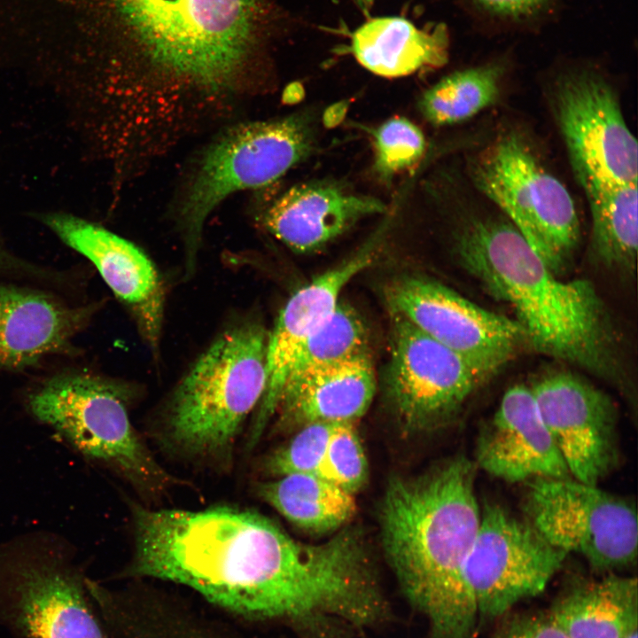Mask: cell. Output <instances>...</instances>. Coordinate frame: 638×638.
<instances>
[{
    "label": "cell",
    "instance_id": "obj_1",
    "mask_svg": "<svg viewBox=\"0 0 638 638\" xmlns=\"http://www.w3.org/2000/svg\"><path fill=\"white\" fill-rule=\"evenodd\" d=\"M132 572L187 586L209 602L254 618L359 624L377 580L364 539L343 529L299 541L268 517L215 506L200 510L136 506Z\"/></svg>",
    "mask_w": 638,
    "mask_h": 638
},
{
    "label": "cell",
    "instance_id": "obj_2",
    "mask_svg": "<svg viewBox=\"0 0 638 638\" xmlns=\"http://www.w3.org/2000/svg\"><path fill=\"white\" fill-rule=\"evenodd\" d=\"M72 31L121 26L149 69L135 127L237 94L256 0H64Z\"/></svg>",
    "mask_w": 638,
    "mask_h": 638
},
{
    "label": "cell",
    "instance_id": "obj_3",
    "mask_svg": "<svg viewBox=\"0 0 638 638\" xmlns=\"http://www.w3.org/2000/svg\"><path fill=\"white\" fill-rule=\"evenodd\" d=\"M432 200L455 220L463 266L516 312L525 343L537 352L601 377L615 370L611 327L591 283L560 280L499 211L489 212L453 178Z\"/></svg>",
    "mask_w": 638,
    "mask_h": 638
},
{
    "label": "cell",
    "instance_id": "obj_4",
    "mask_svg": "<svg viewBox=\"0 0 638 638\" xmlns=\"http://www.w3.org/2000/svg\"><path fill=\"white\" fill-rule=\"evenodd\" d=\"M476 465L464 456L392 478L379 508L380 541L432 638H470L478 611L463 568L480 520Z\"/></svg>",
    "mask_w": 638,
    "mask_h": 638
},
{
    "label": "cell",
    "instance_id": "obj_5",
    "mask_svg": "<svg viewBox=\"0 0 638 638\" xmlns=\"http://www.w3.org/2000/svg\"><path fill=\"white\" fill-rule=\"evenodd\" d=\"M268 333L255 322L223 331L175 390L166 431L172 444L194 456H220L233 446L266 387Z\"/></svg>",
    "mask_w": 638,
    "mask_h": 638
},
{
    "label": "cell",
    "instance_id": "obj_6",
    "mask_svg": "<svg viewBox=\"0 0 638 638\" xmlns=\"http://www.w3.org/2000/svg\"><path fill=\"white\" fill-rule=\"evenodd\" d=\"M316 142L315 117L305 111L236 125L213 142L201 156L179 206L188 268L192 270L206 218L224 198L274 183L308 158Z\"/></svg>",
    "mask_w": 638,
    "mask_h": 638
},
{
    "label": "cell",
    "instance_id": "obj_7",
    "mask_svg": "<svg viewBox=\"0 0 638 638\" xmlns=\"http://www.w3.org/2000/svg\"><path fill=\"white\" fill-rule=\"evenodd\" d=\"M29 412L88 459L113 467L136 486L162 490L169 476L136 432L128 413V389L99 376H54L27 398Z\"/></svg>",
    "mask_w": 638,
    "mask_h": 638
},
{
    "label": "cell",
    "instance_id": "obj_8",
    "mask_svg": "<svg viewBox=\"0 0 638 638\" xmlns=\"http://www.w3.org/2000/svg\"><path fill=\"white\" fill-rule=\"evenodd\" d=\"M468 176L557 273L578 244L579 217L567 188L525 138L514 131L498 135L470 158Z\"/></svg>",
    "mask_w": 638,
    "mask_h": 638
},
{
    "label": "cell",
    "instance_id": "obj_9",
    "mask_svg": "<svg viewBox=\"0 0 638 638\" xmlns=\"http://www.w3.org/2000/svg\"><path fill=\"white\" fill-rule=\"evenodd\" d=\"M549 105L583 190L637 183L638 145L614 87L599 72L561 73Z\"/></svg>",
    "mask_w": 638,
    "mask_h": 638
},
{
    "label": "cell",
    "instance_id": "obj_10",
    "mask_svg": "<svg viewBox=\"0 0 638 638\" xmlns=\"http://www.w3.org/2000/svg\"><path fill=\"white\" fill-rule=\"evenodd\" d=\"M527 482L526 520L551 545L601 572L636 561L637 513L629 501L572 477Z\"/></svg>",
    "mask_w": 638,
    "mask_h": 638
},
{
    "label": "cell",
    "instance_id": "obj_11",
    "mask_svg": "<svg viewBox=\"0 0 638 638\" xmlns=\"http://www.w3.org/2000/svg\"><path fill=\"white\" fill-rule=\"evenodd\" d=\"M387 394L406 432L440 429L492 374L391 312Z\"/></svg>",
    "mask_w": 638,
    "mask_h": 638
},
{
    "label": "cell",
    "instance_id": "obj_12",
    "mask_svg": "<svg viewBox=\"0 0 638 638\" xmlns=\"http://www.w3.org/2000/svg\"><path fill=\"white\" fill-rule=\"evenodd\" d=\"M567 555L527 520L498 504H485L463 568L478 616L501 617L517 603L541 594Z\"/></svg>",
    "mask_w": 638,
    "mask_h": 638
},
{
    "label": "cell",
    "instance_id": "obj_13",
    "mask_svg": "<svg viewBox=\"0 0 638 638\" xmlns=\"http://www.w3.org/2000/svg\"><path fill=\"white\" fill-rule=\"evenodd\" d=\"M390 312L494 375L525 343L516 320L485 309L434 280L401 276L385 291Z\"/></svg>",
    "mask_w": 638,
    "mask_h": 638
},
{
    "label": "cell",
    "instance_id": "obj_14",
    "mask_svg": "<svg viewBox=\"0 0 638 638\" xmlns=\"http://www.w3.org/2000/svg\"><path fill=\"white\" fill-rule=\"evenodd\" d=\"M531 390L570 476L598 485L619 461L618 413L611 399L565 371L544 376Z\"/></svg>",
    "mask_w": 638,
    "mask_h": 638
},
{
    "label": "cell",
    "instance_id": "obj_15",
    "mask_svg": "<svg viewBox=\"0 0 638 638\" xmlns=\"http://www.w3.org/2000/svg\"><path fill=\"white\" fill-rule=\"evenodd\" d=\"M9 622L25 638H108L93 614L79 573L50 555H28L6 566Z\"/></svg>",
    "mask_w": 638,
    "mask_h": 638
},
{
    "label": "cell",
    "instance_id": "obj_16",
    "mask_svg": "<svg viewBox=\"0 0 638 638\" xmlns=\"http://www.w3.org/2000/svg\"><path fill=\"white\" fill-rule=\"evenodd\" d=\"M386 228L384 222L357 253L313 278L285 303L268 333L266 387L251 427L248 447L256 445L276 416L291 367L306 341L334 309L344 287L374 262Z\"/></svg>",
    "mask_w": 638,
    "mask_h": 638
},
{
    "label": "cell",
    "instance_id": "obj_17",
    "mask_svg": "<svg viewBox=\"0 0 638 638\" xmlns=\"http://www.w3.org/2000/svg\"><path fill=\"white\" fill-rule=\"evenodd\" d=\"M65 245L87 258L114 295L133 313L152 348L163 318L164 292L152 261L132 242L103 226L64 212L36 214Z\"/></svg>",
    "mask_w": 638,
    "mask_h": 638
},
{
    "label": "cell",
    "instance_id": "obj_18",
    "mask_svg": "<svg viewBox=\"0 0 638 638\" xmlns=\"http://www.w3.org/2000/svg\"><path fill=\"white\" fill-rule=\"evenodd\" d=\"M475 465L507 482L564 478L570 473L531 387L515 385L478 434Z\"/></svg>",
    "mask_w": 638,
    "mask_h": 638
},
{
    "label": "cell",
    "instance_id": "obj_19",
    "mask_svg": "<svg viewBox=\"0 0 638 638\" xmlns=\"http://www.w3.org/2000/svg\"><path fill=\"white\" fill-rule=\"evenodd\" d=\"M387 211L377 198L354 191L333 180L296 184L264 212L262 224L292 251H318L359 221Z\"/></svg>",
    "mask_w": 638,
    "mask_h": 638
},
{
    "label": "cell",
    "instance_id": "obj_20",
    "mask_svg": "<svg viewBox=\"0 0 638 638\" xmlns=\"http://www.w3.org/2000/svg\"><path fill=\"white\" fill-rule=\"evenodd\" d=\"M90 312L42 291L0 283V369H24L65 352Z\"/></svg>",
    "mask_w": 638,
    "mask_h": 638
},
{
    "label": "cell",
    "instance_id": "obj_21",
    "mask_svg": "<svg viewBox=\"0 0 638 638\" xmlns=\"http://www.w3.org/2000/svg\"><path fill=\"white\" fill-rule=\"evenodd\" d=\"M376 387L370 355L362 353L287 385L276 415L284 428L354 422L369 409Z\"/></svg>",
    "mask_w": 638,
    "mask_h": 638
},
{
    "label": "cell",
    "instance_id": "obj_22",
    "mask_svg": "<svg viewBox=\"0 0 638 638\" xmlns=\"http://www.w3.org/2000/svg\"><path fill=\"white\" fill-rule=\"evenodd\" d=\"M547 613L569 638H626L637 630V580L611 573L574 581Z\"/></svg>",
    "mask_w": 638,
    "mask_h": 638
},
{
    "label": "cell",
    "instance_id": "obj_23",
    "mask_svg": "<svg viewBox=\"0 0 638 638\" xmlns=\"http://www.w3.org/2000/svg\"><path fill=\"white\" fill-rule=\"evenodd\" d=\"M351 50L370 72L399 78L445 65L448 35L441 24L421 29L404 18L377 17L354 31Z\"/></svg>",
    "mask_w": 638,
    "mask_h": 638
},
{
    "label": "cell",
    "instance_id": "obj_24",
    "mask_svg": "<svg viewBox=\"0 0 638 638\" xmlns=\"http://www.w3.org/2000/svg\"><path fill=\"white\" fill-rule=\"evenodd\" d=\"M258 493L291 524L316 534L340 529L356 510L354 494L318 475L277 477L261 483Z\"/></svg>",
    "mask_w": 638,
    "mask_h": 638
},
{
    "label": "cell",
    "instance_id": "obj_25",
    "mask_svg": "<svg viewBox=\"0 0 638 638\" xmlns=\"http://www.w3.org/2000/svg\"><path fill=\"white\" fill-rule=\"evenodd\" d=\"M583 191L591 214L593 253L609 267L634 269L638 246L637 183Z\"/></svg>",
    "mask_w": 638,
    "mask_h": 638
},
{
    "label": "cell",
    "instance_id": "obj_26",
    "mask_svg": "<svg viewBox=\"0 0 638 638\" xmlns=\"http://www.w3.org/2000/svg\"><path fill=\"white\" fill-rule=\"evenodd\" d=\"M504 72L501 63L455 72L422 94L418 110L438 127L469 120L497 102Z\"/></svg>",
    "mask_w": 638,
    "mask_h": 638
},
{
    "label": "cell",
    "instance_id": "obj_27",
    "mask_svg": "<svg viewBox=\"0 0 638 638\" xmlns=\"http://www.w3.org/2000/svg\"><path fill=\"white\" fill-rule=\"evenodd\" d=\"M368 340V330L360 314L339 300L300 349L284 387L303 377L369 352Z\"/></svg>",
    "mask_w": 638,
    "mask_h": 638
},
{
    "label": "cell",
    "instance_id": "obj_28",
    "mask_svg": "<svg viewBox=\"0 0 638 638\" xmlns=\"http://www.w3.org/2000/svg\"><path fill=\"white\" fill-rule=\"evenodd\" d=\"M374 146L373 169L383 181L416 164L424 156L426 140L423 131L404 117L391 118L371 133Z\"/></svg>",
    "mask_w": 638,
    "mask_h": 638
},
{
    "label": "cell",
    "instance_id": "obj_29",
    "mask_svg": "<svg viewBox=\"0 0 638 638\" xmlns=\"http://www.w3.org/2000/svg\"><path fill=\"white\" fill-rule=\"evenodd\" d=\"M317 475L352 494L367 482L368 461L354 422L333 423Z\"/></svg>",
    "mask_w": 638,
    "mask_h": 638
},
{
    "label": "cell",
    "instance_id": "obj_30",
    "mask_svg": "<svg viewBox=\"0 0 638 638\" xmlns=\"http://www.w3.org/2000/svg\"><path fill=\"white\" fill-rule=\"evenodd\" d=\"M333 423L315 422L299 428L284 447L267 459L266 471L276 478L292 475H317Z\"/></svg>",
    "mask_w": 638,
    "mask_h": 638
},
{
    "label": "cell",
    "instance_id": "obj_31",
    "mask_svg": "<svg viewBox=\"0 0 638 638\" xmlns=\"http://www.w3.org/2000/svg\"><path fill=\"white\" fill-rule=\"evenodd\" d=\"M494 638H569L548 613L510 615L502 622Z\"/></svg>",
    "mask_w": 638,
    "mask_h": 638
},
{
    "label": "cell",
    "instance_id": "obj_32",
    "mask_svg": "<svg viewBox=\"0 0 638 638\" xmlns=\"http://www.w3.org/2000/svg\"><path fill=\"white\" fill-rule=\"evenodd\" d=\"M489 14L520 19L531 17L543 10L552 0H470Z\"/></svg>",
    "mask_w": 638,
    "mask_h": 638
},
{
    "label": "cell",
    "instance_id": "obj_33",
    "mask_svg": "<svg viewBox=\"0 0 638 638\" xmlns=\"http://www.w3.org/2000/svg\"><path fill=\"white\" fill-rule=\"evenodd\" d=\"M626 638H637V630H634L632 633H630Z\"/></svg>",
    "mask_w": 638,
    "mask_h": 638
}]
</instances>
